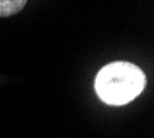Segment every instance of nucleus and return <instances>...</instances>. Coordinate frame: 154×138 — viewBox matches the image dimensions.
<instances>
[{
    "label": "nucleus",
    "mask_w": 154,
    "mask_h": 138,
    "mask_svg": "<svg viewBox=\"0 0 154 138\" xmlns=\"http://www.w3.org/2000/svg\"><path fill=\"white\" fill-rule=\"evenodd\" d=\"M146 76L135 64L117 61L103 66L94 79V90L107 105H125L140 95Z\"/></svg>",
    "instance_id": "obj_1"
},
{
    "label": "nucleus",
    "mask_w": 154,
    "mask_h": 138,
    "mask_svg": "<svg viewBox=\"0 0 154 138\" xmlns=\"http://www.w3.org/2000/svg\"><path fill=\"white\" fill-rule=\"evenodd\" d=\"M25 0H0V18L11 17L25 7Z\"/></svg>",
    "instance_id": "obj_2"
}]
</instances>
